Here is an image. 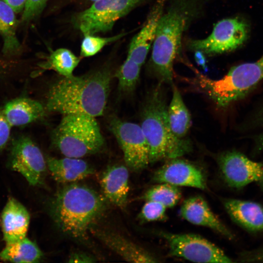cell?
Instances as JSON below:
<instances>
[{"label": "cell", "mask_w": 263, "mask_h": 263, "mask_svg": "<svg viewBox=\"0 0 263 263\" xmlns=\"http://www.w3.org/2000/svg\"><path fill=\"white\" fill-rule=\"evenodd\" d=\"M141 67L140 65L127 57L114 75L118 79L120 91L130 92L134 89L139 77Z\"/></svg>", "instance_id": "obj_26"}, {"label": "cell", "mask_w": 263, "mask_h": 263, "mask_svg": "<svg viewBox=\"0 0 263 263\" xmlns=\"http://www.w3.org/2000/svg\"><path fill=\"white\" fill-rule=\"evenodd\" d=\"M10 6L15 13L23 10L26 0H1Z\"/></svg>", "instance_id": "obj_32"}, {"label": "cell", "mask_w": 263, "mask_h": 263, "mask_svg": "<svg viewBox=\"0 0 263 263\" xmlns=\"http://www.w3.org/2000/svg\"><path fill=\"white\" fill-rule=\"evenodd\" d=\"M250 124L252 127L263 126V105L251 119Z\"/></svg>", "instance_id": "obj_33"}, {"label": "cell", "mask_w": 263, "mask_h": 263, "mask_svg": "<svg viewBox=\"0 0 263 263\" xmlns=\"http://www.w3.org/2000/svg\"><path fill=\"white\" fill-rule=\"evenodd\" d=\"M180 214L183 219L193 225L209 228L229 239L233 238L231 232L200 196H195L185 200L181 207Z\"/></svg>", "instance_id": "obj_14"}, {"label": "cell", "mask_w": 263, "mask_h": 263, "mask_svg": "<svg viewBox=\"0 0 263 263\" xmlns=\"http://www.w3.org/2000/svg\"><path fill=\"white\" fill-rule=\"evenodd\" d=\"M2 112L9 124L13 127L25 125L41 118L45 110L39 102L20 97L7 103Z\"/></svg>", "instance_id": "obj_20"}, {"label": "cell", "mask_w": 263, "mask_h": 263, "mask_svg": "<svg viewBox=\"0 0 263 263\" xmlns=\"http://www.w3.org/2000/svg\"><path fill=\"white\" fill-rule=\"evenodd\" d=\"M106 199L77 183L64 186L52 198L49 210L57 228L75 239L85 240L106 208Z\"/></svg>", "instance_id": "obj_3"}, {"label": "cell", "mask_w": 263, "mask_h": 263, "mask_svg": "<svg viewBox=\"0 0 263 263\" xmlns=\"http://www.w3.org/2000/svg\"><path fill=\"white\" fill-rule=\"evenodd\" d=\"M15 12L0 0V34L3 38V52L12 54L17 52L20 46L16 33L17 19Z\"/></svg>", "instance_id": "obj_23"}, {"label": "cell", "mask_w": 263, "mask_h": 263, "mask_svg": "<svg viewBox=\"0 0 263 263\" xmlns=\"http://www.w3.org/2000/svg\"><path fill=\"white\" fill-rule=\"evenodd\" d=\"M222 176L230 187L240 188L263 178V164L251 160L237 151H227L218 158Z\"/></svg>", "instance_id": "obj_12"}, {"label": "cell", "mask_w": 263, "mask_h": 263, "mask_svg": "<svg viewBox=\"0 0 263 263\" xmlns=\"http://www.w3.org/2000/svg\"><path fill=\"white\" fill-rule=\"evenodd\" d=\"M109 128L122 149L127 166L135 171L150 163V149L141 126L113 117Z\"/></svg>", "instance_id": "obj_10"}, {"label": "cell", "mask_w": 263, "mask_h": 263, "mask_svg": "<svg viewBox=\"0 0 263 263\" xmlns=\"http://www.w3.org/2000/svg\"><path fill=\"white\" fill-rule=\"evenodd\" d=\"M167 242L171 256L197 263H231V259L219 247L194 234L159 232Z\"/></svg>", "instance_id": "obj_9"}, {"label": "cell", "mask_w": 263, "mask_h": 263, "mask_svg": "<svg viewBox=\"0 0 263 263\" xmlns=\"http://www.w3.org/2000/svg\"><path fill=\"white\" fill-rule=\"evenodd\" d=\"M90 232L107 246L128 262H157V259L148 251L115 232L94 227L91 229Z\"/></svg>", "instance_id": "obj_17"}, {"label": "cell", "mask_w": 263, "mask_h": 263, "mask_svg": "<svg viewBox=\"0 0 263 263\" xmlns=\"http://www.w3.org/2000/svg\"><path fill=\"white\" fill-rule=\"evenodd\" d=\"M51 139L63 155L76 158L98 152L104 143L95 117L83 114L64 115Z\"/></svg>", "instance_id": "obj_5"}, {"label": "cell", "mask_w": 263, "mask_h": 263, "mask_svg": "<svg viewBox=\"0 0 263 263\" xmlns=\"http://www.w3.org/2000/svg\"><path fill=\"white\" fill-rule=\"evenodd\" d=\"M224 207L231 219L250 232L263 231V206L255 202L227 198Z\"/></svg>", "instance_id": "obj_16"}, {"label": "cell", "mask_w": 263, "mask_h": 263, "mask_svg": "<svg viewBox=\"0 0 263 263\" xmlns=\"http://www.w3.org/2000/svg\"><path fill=\"white\" fill-rule=\"evenodd\" d=\"M43 253L37 244L27 237L19 241L6 243L0 252V259L17 263H38Z\"/></svg>", "instance_id": "obj_21"}, {"label": "cell", "mask_w": 263, "mask_h": 263, "mask_svg": "<svg viewBox=\"0 0 263 263\" xmlns=\"http://www.w3.org/2000/svg\"><path fill=\"white\" fill-rule=\"evenodd\" d=\"M143 0H97L72 19L74 26L84 35L111 30L115 22Z\"/></svg>", "instance_id": "obj_8"}, {"label": "cell", "mask_w": 263, "mask_h": 263, "mask_svg": "<svg viewBox=\"0 0 263 263\" xmlns=\"http://www.w3.org/2000/svg\"><path fill=\"white\" fill-rule=\"evenodd\" d=\"M162 83L152 91L141 113L140 126L149 146L150 163L179 158L192 148L189 141L176 137L171 131Z\"/></svg>", "instance_id": "obj_4"}, {"label": "cell", "mask_w": 263, "mask_h": 263, "mask_svg": "<svg viewBox=\"0 0 263 263\" xmlns=\"http://www.w3.org/2000/svg\"><path fill=\"white\" fill-rule=\"evenodd\" d=\"M11 126L0 110V151L6 146L10 137Z\"/></svg>", "instance_id": "obj_30"}, {"label": "cell", "mask_w": 263, "mask_h": 263, "mask_svg": "<svg viewBox=\"0 0 263 263\" xmlns=\"http://www.w3.org/2000/svg\"><path fill=\"white\" fill-rule=\"evenodd\" d=\"M255 149L257 151L263 150V132L257 135L254 138Z\"/></svg>", "instance_id": "obj_35"}, {"label": "cell", "mask_w": 263, "mask_h": 263, "mask_svg": "<svg viewBox=\"0 0 263 263\" xmlns=\"http://www.w3.org/2000/svg\"><path fill=\"white\" fill-rule=\"evenodd\" d=\"M262 186V187L263 188V178L262 180L259 182Z\"/></svg>", "instance_id": "obj_37"}, {"label": "cell", "mask_w": 263, "mask_h": 263, "mask_svg": "<svg viewBox=\"0 0 263 263\" xmlns=\"http://www.w3.org/2000/svg\"><path fill=\"white\" fill-rule=\"evenodd\" d=\"M195 53V59L197 63L202 66L203 68L206 70L207 67L206 65V59L204 57V55L199 51H196Z\"/></svg>", "instance_id": "obj_34"}, {"label": "cell", "mask_w": 263, "mask_h": 263, "mask_svg": "<svg viewBox=\"0 0 263 263\" xmlns=\"http://www.w3.org/2000/svg\"><path fill=\"white\" fill-rule=\"evenodd\" d=\"M46 162L53 178L63 184L75 183L94 173L92 167L79 158L66 157L58 159L50 157Z\"/></svg>", "instance_id": "obj_19"}, {"label": "cell", "mask_w": 263, "mask_h": 263, "mask_svg": "<svg viewBox=\"0 0 263 263\" xmlns=\"http://www.w3.org/2000/svg\"><path fill=\"white\" fill-rule=\"evenodd\" d=\"M167 208L161 203L147 201L142 208L138 218L142 222H152L164 219Z\"/></svg>", "instance_id": "obj_28"}, {"label": "cell", "mask_w": 263, "mask_h": 263, "mask_svg": "<svg viewBox=\"0 0 263 263\" xmlns=\"http://www.w3.org/2000/svg\"><path fill=\"white\" fill-rule=\"evenodd\" d=\"M153 180L175 186L205 189L207 184L202 170L193 164L178 158L170 160L156 170Z\"/></svg>", "instance_id": "obj_13"}, {"label": "cell", "mask_w": 263, "mask_h": 263, "mask_svg": "<svg viewBox=\"0 0 263 263\" xmlns=\"http://www.w3.org/2000/svg\"><path fill=\"white\" fill-rule=\"evenodd\" d=\"M129 171L126 167L115 165L103 173L100 183L105 198L115 206L124 208L129 191Z\"/></svg>", "instance_id": "obj_18"}, {"label": "cell", "mask_w": 263, "mask_h": 263, "mask_svg": "<svg viewBox=\"0 0 263 263\" xmlns=\"http://www.w3.org/2000/svg\"><path fill=\"white\" fill-rule=\"evenodd\" d=\"M80 61V58L70 50L59 48L51 54L45 65L63 77H70L73 75V72Z\"/></svg>", "instance_id": "obj_24"}, {"label": "cell", "mask_w": 263, "mask_h": 263, "mask_svg": "<svg viewBox=\"0 0 263 263\" xmlns=\"http://www.w3.org/2000/svg\"><path fill=\"white\" fill-rule=\"evenodd\" d=\"M111 79V72L106 68L79 76H63L49 90L46 108L63 115L101 116L106 106Z\"/></svg>", "instance_id": "obj_2"}, {"label": "cell", "mask_w": 263, "mask_h": 263, "mask_svg": "<svg viewBox=\"0 0 263 263\" xmlns=\"http://www.w3.org/2000/svg\"><path fill=\"white\" fill-rule=\"evenodd\" d=\"M249 261L263 262V249L255 252L247 258Z\"/></svg>", "instance_id": "obj_36"}, {"label": "cell", "mask_w": 263, "mask_h": 263, "mask_svg": "<svg viewBox=\"0 0 263 263\" xmlns=\"http://www.w3.org/2000/svg\"><path fill=\"white\" fill-rule=\"evenodd\" d=\"M263 79V55L255 61L233 66L221 79L199 75L197 80L219 107L225 108L245 97Z\"/></svg>", "instance_id": "obj_6"}, {"label": "cell", "mask_w": 263, "mask_h": 263, "mask_svg": "<svg viewBox=\"0 0 263 263\" xmlns=\"http://www.w3.org/2000/svg\"><path fill=\"white\" fill-rule=\"evenodd\" d=\"M125 34H120L108 38L95 37L94 35H84L81 45L80 56L82 57L93 56L106 45L120 39Z\"/></svg>", "instance_id": "obj_27"}, {"label": "cell", "mask_w": 263, "mask_h": 263, "mask_svg": "<svg viewBox=\"0 0 263 263\" xmlns=\"http://www.w3.org/2000/svg\"><path fill=\"white\" fill-rule=\"evenodd\" d=\"M207 0H168L157 23L150 66L160 82L172 84L184 33L204 14Z\"/></svg>", "instance_id": "obj_1"}, {"label": "cell", "mask_w": 263, "mask_h": 263, "mask_svg": "<svg viewBox=\"0 0 263 263\" xmlns=\"http://www.w3.org/2000/svg\"><path fill=\"white\" fill-rule=\"evenodd\" d=\"M10 166L30 185L35 186L42 184L47 165L38 146L28 137L22 136L13 143Z\"/></svg>", "instance_id": "obj_11"}, {"label": "cell", "mask_w": 263, "mask_h": 263, "mask_svg": "<svg viewBox=\"0 0 263 263\" xmlns=\"http://www.w3.org/2000/svg\"><path fill=\"white\" fill-rule=\"evenodd\" d=\"M181 195V191L178 187L162 183L149 189L141 198L146 201L159 202L167 208H170L177 204Z\"/></svg>", "instance_id": "obj_25"}, {"label": "cell", "mask_w": 263, "mask_h": 263, "mask_svg": "<svg viewBox=\"0 0 263 263\" xmlns=\"http://www.w3.org/2000/svg\"><path fill=\"white\" fill-rule=\"evenodd\" d=\"M67 262L69 263H93L95 262V259L87 253L76 252L70 256Z\"/></svg>", "instance_id": "obj_31"}, {"label": "cell", "mask_w": 263, "mask_h": 263, "mask_svg": "<svg viewBox=\"0 0 263 263\" xmlns=\"http://www.w3.org/2000/svg\"><path fill=\"white\" fill-rule=\"evenodd\" d=\"M90 0V1H92L94 2V1H96V0Z\"/></svg>", "instance_id": "obj_38"}, {"label": "cell", "mask_w": 263, "mask_h": 263, "mask_svg": "<svg viewBox=\"0 0 263 263\" xmlns=\"http://www.w3.org/2000/svg\"><path fill=\"white\" fill-rule=\"evenodd\" d=\"M30 214L19 202L10 198L1 214V225L6 243L15 242L26 237L30 223Z\"/></svg>", "instance_id": "obj_15"}, {"label": "cell", "mask_w": 263, "mask_h": 263, "mask_svg": "<svg viewBox=\"0 0 263 263\" xmlns=\"http://www.w3.org/2000/svg\"><path fill=\"white\" fill-rule=\"evenodd\" d=\"M248 24L239 18H227L217 22L211 34L203 39H188L187 49L213 56L233 51L242 46L248 38Z\"/></svg>", "instance_id": "obj_7"}, {"label": "cell", "mask_w": 263, "mask_h": 263, "mask_svg": "<svg viewBox=\"0 0 263 263\" xmlns=\"http://www.w3.org/2000/svg\"><path fill=\"white\" fill-rule=\"evenodd\" d=\"M49 0H26L22 16V21H29L38 15Z\"/></svg>", "instance_id": "obj_29"}, {"label": "cell", "mask_w": 263, "mask_h": 263, "mask_svg": "<svg viewBox=\"0 0 263 263\" xmlns=\"http://www.w3.org/2000/svg\"><path fill=\"white\" fill-rule=\"evenodd\" d=\"M172 96L168 107V115L170 128L173 134L179 138H184L190 125L191 118L180 92L173 86Z\"/></svg>", "instance_id": "obj_22"}]
</instances>
